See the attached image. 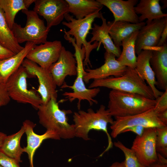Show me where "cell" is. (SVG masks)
<instances>
[{
    "label": "cell",
    "instance_id": "1",
    "mask_svg": "<svg viewBox=\"0 0 167 167\" xmlns=\"http://www.w3.org/2000/svg\"><path fill=\"white\" fill-rule=\"evenodd\" d=\"M105 106L100 105L99 109L95 112L91 108L87 111L80 110L75 112L73 115V121L75 130V137L81 138L86 141L89 140L88 133L92 130L101 131L106 134L108 139V145L100 156L108 151L113 146L111 137L107 130V125L112 124L113 120Z\"/></svg>",
    "mask_w": 167,
    "mask_h": 167
},
{
    "label": "cell",
    "instance_id": "2",
    "mask_svg": "<svg viewBox=\"0 0 167 167\" xmlns=\"http://www.w3.org/2000/svg\"><path fill=\"white\" fill-rule=\"evenodd\" d=\"M155 99L137 94L112 90L109 95L108 109L115 117L140 113L154 107Z\"/></svg>",
    "mask_w": 167,
    "mask_h": 167
},
{
    "label": "cell",
    "instance_id": "3",
    "mask_svg": "<svg viewBox=\"0 0 167 167\" xmlns=\"http://www.w3.org/2000/svg\"><path fill=\"white\" fill-rule=\"evenodd\" d=\"M37 110L39 123L47 130L56 132L60 138L68 139L75 137L74 125L68 122L67 116L72 111L61 109L57 98L52 97L46 104H41Z\"/></svg>",
    "mask_w": 167,
    "mask_h": 167
},
{
    "label": "cell",
    "instance_id": "4",
    "mask_svg": "<svg viewBox=\"0 0 167 167\" xmlns=\"http://www.w3.org/2000/svg\"><path fill=\"white\" fill-rule=\"evenodd\" d=\"M103 87L125 92L137 94L155 99L150 87L137 73L135 69L127 67L123 75L118 77H110L95 80L89 88Z\"/></svg>",
    "mask_w": 167,
    "mask_h": 167
},
{
    "label": "cell",
    "instance_id": "5",
    "mask_svg": "<svg viewBox=\"0 0 167 167\" xmlns=\"http://www.w3.org/2000/svg\"><path fill=\"white\" fill-rule=\"evenodd\" d=\"M102 13L98 11L82 19H78L74 18L69 13L65 15L64 18L67 21H63L62 24L69 28L66 32L64 31L65 34L71 36H73L76 46L79 49L83 46L85 50V58L83 61L84 67L88 65L92 66L89 57L90 53L94 49L97 48L99 43L95 41L93 44L88 42L86 37L92 28V24L96 18H101Z\"/></svg>",
    "mask_w": 167,
    "mask_h": 167
},
{
    "label": "cell",
    "instance_id": "6",
    "mask_svg": "<svg viewBox=\"0 0 167 167\" xmlns=\"http://www.w3.org/2000/svg\"><path fill=\"white\" fill-rule=\"evenodd\" d=\"M71 43L75 50L74 55L77 61L76 77L72 85H69L65 82L61 88H69L73 90L71 92H65L62 95L71 102L75 99L78 100L77 108L80 110V103L83 100L87 101L90 106L94 103H98L97 101L94 99V98L100 92V89L99 88H89L86 87L83 80L84 71L83 61L85 58V49L83 46L81 49H79L76 46L74 41H72Z\"/></svg>",
    "mask_w": 167,
    "mask_h": 167
},
{
    "label": "cell",
    "instance_id": "7",
    "mask_svg": "<svg viewBox=\"0 0 167 167\" xmlns=\"http://www.w3.org/2000/svg\"><path fill=\"white\" fill-rule=\"evenodd\" d=\"M22 11L27 16L25 25L23 27L15 22L11 30L18 43L31 42L36 45L47 41L50 29L47 28L43 20L33 10L28 9Z\"/></svg>",
    "mask_w": 167,
    "mask_h": 167
},
{
    "label": "cell",
    "instance_id": "8",
    "mask_svg": "<svg viewBox=\"0 0 167 167\" xmlns=\"http://www.w3.org/2000/svg\"><path fill=\"white\" fill-rule=\"evenodd\" d=\"M28 77L26 70L21 65L6 83V89L11 99L18 103L29 104L37 110L42 104V101L35 91L28 89Z\"/></svg>",
    "mask_w": 167,
    "mask_h": 167
},
{
    "label": "cell",
    "instance_id": "9",
    "mask_svg": "<svg viewBox=\"0 0 167 167\" xmlns=\"http://www.w3.org/2000/svg\"><path fill=\"white\" fill-rule=\"evenodd\" d=\"M115 118V120L110 127L111 135L113 138H116L123 130L131 126L140 125L147 128L167 126L160 120L153 107L140 113Z\"/></svg>",
    "mask_w": 167,
    "mask_h": 167
},
{
    "label": "cell",
    "instance_id": "10",
    "mask_svg": "<svg viewBox=\"0 0 167 167\" xmlns=\"http://www.w3.org/2000/svg\"><path fill=\"white\" fill-rule=\"evenodd\" d=\"M156 136V128H145L143 135H137L133 142L131 149L140 163L145 167H149L157 161Z\"/></svg>",
    "mask_w": 167,
    "mask_h": 167
},
{
    "label": "cell",
    "instance_id": "11",
    "mask_svg": "<svg viewBox=\"0 0 167 167\" xmlns=\"http://www.w3.org/2000/svg\"><path fill=\"white\" fill-rule=\"evenodd\" d=\"M22 66L26 70L29 76L37 77L39 84L37 91L40 95L42 104L47 103L52 97L57 98V86L48 69L42 68L26 58Z\"/></svg>",
    "mask_w": 167,
    "mask_h": 167
},
{
    "label": "cell",
    "instance_id": "12",
    "mask_svg": "<svg viewBox=\"0 0 167 167\" xmlns=\"http://www.w3.org/2000/svg\"><path fill=\"white\" fill-rule=\"evenodd\" d=\"M33 11L42 16L50 29L59 24L69 13V7L66 0H35Z\"/></svg>",
    "mask_w": 167,
    "mask_h": 167
},
{
    "label": "cell",
    "instance_id": "13",
    "mask_svg": "<svg viewBox=\"0 0 167 167\" xmlns=\"http://www.w3.org/2000/svg\"><path fill=\"white\" fill-rule=\"evenodd\" d=\"M167 24V17L146 24L139 31L135 43V52L138 55L143 50H152L156 46L161 33Z\"/></svg>",
    "mask_w": 167,
    "mask_h": 167
},
{
    "label": "cell",
    "instance_id": "14",
    "mask_svg": "<svg viewBox=\"0 0 167 167\" xmlns=\"http://www.w3.org/2000/svg\"><path fill=\"white\" fill-rule=\"evenodd\" d=\"M60 41H47L36 45L28 53L26 58L49 69L58 60L62 47Z\"/></svg>",
    "mask_w": 167,
    "mask_h": 167
},
{
    "label": "cell",
    "instance_id": "15",
    "mask_svg": "<svg viewBox=\"0 0 167 167\" xmlns=\"http://www.w3.org/2000/svg\"><path fill=\"white\" fill-rule=\"evenodd\" d=\"M104 57L105 63L100 67L94 69H84L83 80L86 84L89 83L91 80H99L111 76H121L126 71L127 67L122 65L113 54L105 51Z\"/></svg>",
    "mask_w": 167,
    "mask_h": 167
},
{
    "label": "cell",
    "instance_id": "16",
    "mask_svg": "<svg viewBox=\"0 0 167 167\" xmlns=\"http://www.w3.org/2000/svg\"><path fill=\"white\" fill-rule=\"evenodd\" d=\"M48 70L57 86L61 87L67 76L77 75V61L74 54L63 46L58 60Z\"/></svg>",
    "mask_w": 167,
    "mask_h": 167
},
{
    "label": "cell",
    "instance_id": "17",
    "mask_svg": "<svg viewBox=\"0 0 167 167\" xmlns=\"http://www.w3.org/2000/svg\"><path fill=\"white\" fill-rule=\"evenodd\" d=\"M113 13L114 21H122L131 23H139L135 7L138 0H97Z\"/></svg>",
    "mask_w": 167,
    "mask_h": 167
},
{
    "label": "cell",
    "instance_id": "18",
    "mask_svg": "<svg viewBox=\"0 0 167 167\" xmlns=\"http://www.w3.org/2000/svg\"><path fill=\"white\" fill-rule=\"evenodd\" d=\"M27 138V145L23 148L24 152L27 153L29 160L30 167H34L33 158L36 149L40 146L42 142L47 139L59 140L61 139L56 132L46 130L43 134L40 135L35 133L33 129L36 124L29 120H25L23 123Z\"/></svg>",
    "mask_w": 167,
    "mask_h": 167
},
{
    "label": "cell",
    "instance_id": "19",
    "mask_svg": "<svg viewBox=\"0 0 167 167\" xmlns=\"http://www.w3.org/2000/svg\"><path fill=\"white\" fill-rule=\"evenodd\" d=\"M150 63L156 80V88L167 89V44L152 50Z\"/></svg>",
    "mask_w": 167,
    "mask_h": 167
},
{
    "label": "cell",
    "instance_id": "20",
    "mask_svg": "<svg viewBox=\"0 0 167 167\" xmlns=\"http://www.w3.org/2000/svg\"><path fill=\"white\" fill-rule=\"evenodd\" d=\"M152 50H143L137 57L136 66L135 69L139 75L150 87L156 99L161 96L163 92L159 91L156 86L155 74L150 63Z\"/></svg>",
    "mask_w": 167,
    "mask_h": 167
},
{
    "label": "cell",
    "instance_id": "21",
    "mask_svg": "<svg viewBox=\"0 0 167 167\" xmlns=\"http://www.w3.org/2000/svg\"><path fill=\"white\" fill-rule=\"evenodd\" d=\"M36 45L32 42H26L23 49L19 53L0 60V83L6 84L10 77L22 65L28 53Z\"/></svg>",
    "mask_w": 167,
    "mask_h": 167
},
{
    "label": "cell",
    "instance_id": "22",
    "mask_svg": "<svg viewBox=\"0 0 167 167\" xmlns=\"http://www.w3.org/2000/svg\"><path fill=\"white\" fill-rule=\"evenodd\" d=\"M143 22L133 24L122 21L107 22L109 33L115 45L120 49L122 41L133 32L139 31L145 25Z\"/></svg>",
    "mask_w": 167,
    "mask_h": 167
},
{
    "label": "cell",
    "instance_id": "23",
    "mask_svg": "<svg viewBox=\"0 0 167 167\" xmlns=\"http://www.w3.org/2000/svg\"><path fill=\"white\" fill-rule=\"evenodd\" d=\"M101 19L102 24L99 25L95 23L93 24L91 32L92 36L89 42L91 43L95 41L99 43V46L97 48L98 50L101 45H103L105 51L113 54L118 58L120 56L121 50V49L117 47L114 45L109 33V29L106 20L103 15H101Z\"/></svg>",
    "mask_w": 167,
    "mask_h": 167
},
{
    "label": "cell",
    "instance_id": "24",
    "mask_svg": "<svg viewBox=\"0 0 167 167\" xmlns=\"http://www.w3.org/2000/svg\"><path fill=\"white\" fill-rule=\"evenodd\" d=\"M159 0H140L135 6L136 13L140 15L139 22L147 19L146 24L154 20L167 17V14L163 12Z\"/></svg>",
    "mask_w": 167,
    "mask_h": 167
},
{
    "label": "cell",
    "instance_id": "25",
    "mask_svg": "<svg viewBox=\"0 0 167 167\" xmlns=\"http://www.w3.org/2000/svg\"><path fill=\"white\" fill-rule=\"evenodd\" d=\"M69 7V13L80 19L102 9L103 6L97 0H66Z\"/></svg>",
    "mask_w": 167,
    "mask_h": 167
},
{
    "label": "cell",
    "instance_id": "26",
    "mask_svg": "<svg viewBox=\"0 0 167 167\" xmlns=\"http://www.w3.org/2000/svg\"><path fill=\"white\" fill-rule=\"evenodd\" d=\"M25 133L24 128L22 126L16 133L5 137L0 151L8 156L15 159L18 163L22 162L21 156L24 152L23 148L20 145V140Z\"/></svg>",
    "mask_w": 167,
    "mask_h": 167
},
{
    "label": "cell",
    "instance_id": "27",
    "mask_svg": "<svg viewBox=\"0 0 167 167\" xmlns=\"http://www.w3.org/2000/svg\"><path fill=\"white\" fill-rule=\"evenodd\" d=\"M35 0H0V6L4 12L7 24L12 30L16 15L19 11L28 9Z\"/></svg>",
    "mask_w": 167,
    "mask_h": 167
},
{
    "label": "cell",
    "instance_id": "28",
    "mask_svg": "<svg viewBox=\"0 0 167 167\" xmlns=\"http://www.w3.org/2000/svg\"><path fill=\"white\" fill-rule=\"evenodd\" d=\"M139 31L133 32L122 41V51L119 57L116 58L122 65L133 69L136 62L135 46Z\"/></svg>",
    "mask_w": 167,
    "mask_h": 167
},
{
    "label": "cell",
    "instance_id": "29",
    "mask_svg": "<svg viewBox=\"0 0 167 167\" xmlns=\"http://www.w3.org/2000/svg\"><path fill=\"white\" fill-rule=\"evenodd\" d=\"M0 44L15 54L24 48L17 41L12 30L8 27L4 12L0 6Z\"/></svg>",
    "mask_w": 167,
    "mask_h": 167
},
{
    "label": "cell",
    "instance_id": "30",
    "mask_svg": "<svg viewBox=\"0 0 167 167\" xmlns=\"http://www.w3.org/2000/svg\"><path fill=\"white\" fill-rule=\"evenodd\" d=\"M113 144L115 146L122 150L124 155V167H146L140 163L131 148H127L119 141L114 142Z\"/></svg>",
    "mask_w": 167,
    "mask_h": 167
},
{
    "label": "cell",
    "instance_id": "31",
    "mask_svg": "<svg viewBox=\"0 0 167 167\" xmlns=\"http://www.w3.org/2000/svg\"><path fill=\"white\" fill-rule=\"evenodd\" d=\"M156 147L157 152L165 157H167V126L156 128Z\"/></svg>",
    "mask_w": 167,
    "mask_h": 167
},
{
    "label": "cell",
    "instance_id": "32",
    "mask_svg": "<svg viewBox=\"0 0 167 167\" xmlns=\"http://www.w3.org/2000/svg\"><path fill=\"white\" fill-rule=\"evenodd\" d=\"M156 103L153 109L157 114L167 110V89L163 94L155 99Z\"/></svg>",
    "mask_w": 167,
    "mask_h": 167
},
{
    "label": "cell",
    "instance_id": "33",
    "mask_svg": "<svg viewBox=\"0 0 167 167\" xmlns=\"http://www.w3.org/2000/svg\"><path fill=\"white\" fill-rule=\"evenodd\" d=\"M0 165L3 167H20L15 159L0 151Z\"/></svg>",
    "mask_w": 167,
    "mask_h": 167
},
{
    "label": "cell",
    "instance_id": "34",
    "mask_svg": "<svg viewBox=\"0 0 167 167\" xmlns=\"http://www.w3.org/2000/svg\"><path fill=\"white\" fill-rule=\"evenodd\" d=\"M10 100L6 84L0 83V107L7 105Z\"/></svg>",
    "mask_w": 167,
    "mask_h": 167
},
{
    "label": "cell",
    "instance_id": "35",
    "mask_svg": "<svg viewBox=\"0 0 167 167\" xmlns=\"http://www.w3.org/2000/svg\"><path fill=\"white\" fill-rule=\"evenodd\" d=\"M145 128L144 127L140 125L131 126L123 130L122 133L131 131L135 133L138 136H141L143 135Z\"/></svg>",
    "mask_w": 167,
    "mask_h": 167
},
{
    "label": "cell",
    "instance_id": "36",
    "mask_svg": "<svg viewBox=\"0 0 167 167\" xmlns=\"http://www.w3.org/2000/svg\"><path fill=\"white\" fill-rule=\"evenodd\" d=\"M15 54L0 44V60L8 58Z\"/></svg>",
    "mask_w": 167,
    "mask_h": 167
},
{
    "label": "cell",
    "instance_id": "37",
    "mask_svg": "<svg viewBox=\"0 0 167 167\" xmlns=\"http://www.w3.org/2000/svg\"><path fill=\"white\" fill-rule=\"evenodd\" d=\"M167 24L165 26L161 33L160 38L156 46L157 47L163 46L167 44Z\"/></svg>",
    "mask_w": 167,
    "mask_h": 167
},
{
    "label": "cell",
    "instance_id": "38",
    "mask_svg": "<svg viewBox=\"0 0 167 167\" xmlns=\"http://www.w3.org/2000/svg\"><path fill=\"white\" fill-rule=\"evenodd\" d=\"M160 120L165 125H167V110L157 114Z\"/></svg>",
    "mask_w": 167,
    "mask_h": 167
},
{
    "label": "cell",
    "instance_id": "39",
    "mask_svg": "<svg viewBox=\"0 0 167 167\" xmlns=\"http://www.w3.org/2000/svg\"><path fill=\"white\" fill-rule=\"evenodd\" d=\"M157 162L162 164H167V160L166 158L161 154L157 153Z\"/></svg>",
    "mask_w": 167,
    "mask_h": 167
},
{
    "label": "cell",
    "instance_id": "40",
    "mask_svg": "<svg viewBox=\"0 0 167 167\" xmlns=\"http://www.w3.org/2000/svg\"><path fill=\"white\" fill-rule=\"evenodd\" d=\"M109 167H124L123 161L116 162L113 163Z\"/></svg>",
    "mask_w": 167,
    "mask_h": 167
},
{
    "label": "cell",
    "instance_id": "41",
    "mask_svg": "<svg viewBox=\"0 0 167 167\" xmlns=\"http://www.w3.org/2000/svg\"><path fill=\"white\" fill-rule=\"evenodd\" d=\"M6 135L5 133L0 132V151L3 141Z\"/></svg>",
    "mask_w": 167,
    "mask_h": 167
},
{
    "label": "cell",
    "instance_id": "42",
    "mask_svg": "<svg viewBox=\"0 0 167 167\" xmlns=\"http://www.w3.org/2000/svg\"><path fill=\"white\" fill-rule=\"evenodd\" d=\"M149 167H167V164H162L156 162L153 164Z\"/></svg>",
    "mask_w": 167,
    "mask_h": 167
},
{
    "label": "cell",
    "instance_id": "43",
    "mask_svg": "<svg viewBox=\"0 0 167 167\" xmlns=\"http://www.w3.org/2000/svg\"><path fill=\"white\" fill-rule=\"evenodd\" d=\"M161 1L163 4V8H164L163 9H164V8H166L167 7V0H161Z\"/></svg>",
    "mask_w": 167,
    "mask_h": 167
},
{
    "label": "cell",
    "instance_id": "44",
    "mask_svg": "<svg viewBox=\"0 0 167 167\" xmlns=\"http://www.w3.org/2000/svg\"><path fill=\"white\" fill-rule=\"evenodd\" d=\"M0 167H2V166H1V165H0Z\"/></svg>",
    "mask_w": 167,
    "mask_h": 167
}]
</instances>
